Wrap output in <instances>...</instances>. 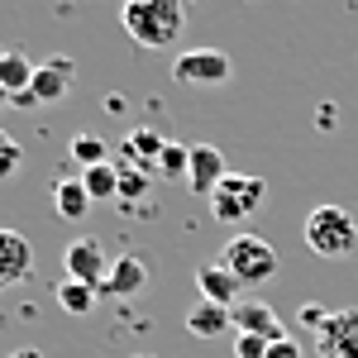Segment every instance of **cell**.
Returning <instances> with one entry per match:
<instances>
[{
    "label": "cell",
    "mask_w": 358,
    "mask_h": 358,
    "mask_svg": "<svg viewBox=\"0 0 358 358\" xmlns=\"http://www.w3.org/2000/svg\"><path fill=\"white\" fill-rule=\"evenodd\" d=\"M120 24H124V34L138 48L163 53V48H172L182 38L187 10H182V0H124L120 5Z\"/></svg>",
    "instance_id": "cell-1"
},
{
    "label": "cell",
    "mask_w": 358,
    "mask_h": 358,
    "mask_svg": "<svg viewBox=\"0 0 358 358\" xmlns=\"http://www.w3.org/2000/svg\"><path fill=\"white\" fill-rule=\"evenodd\" d=\"M306 244L320 258H349L358 244V220L344 206H315L306 215Z\"/></svg>",
    "instance_id": "cell-2"
},
{
    "label": "cell",
    "mask_w": 358,
    "mask_h": 358,
    "mask_svg": "<svg viewBox=\"0 0 358 358\" xmlns=\"http://www.w3.org/2000/svg\"><path fill=\"white\" fill-rule=\"evenodd\" d=\"M206 201H210V215H215L220 224H239V220H248V215L268 201V182L253 177V172H229Z\"/></svg>",
    "instance_id": "cell-3"
},
{
    "label": "cell",
    "mask_w": 358,
    "mask_h": 358,
    "mask_svg": "<svg viewBox=\"0 0 358 358\" xmlns=\"http://www.w3.org/2000/svg\"><path fill=\"white\" fill-rule=\"evenodd\" d=\"M220 263L239 277L244 287H263V282L277 277V248L268 244V239H258V234H234V239L224 244Z\"/></svg>",
    "instance_id": "cell-4"
},
{
    "label": "cell",
    "mask_w": 358,
    "mask_h": 358,
    "mask_svg": "<svg viewBox=\"0 0 358 358\" xmlns=\"http://www.w3.org/2000/svg\"><path fill=\"white\" fill-rule=\"evenodd\" d=\"M72 86H77V62L57 53V57H48V62H38L29 96H20L15 106H20V110H34V106H57L62 96H72Z\"/></svg>",
    "instance_id": "cell-5"
},
{
    "label": "cell",
    "mask_w": 358,
    "mask_h": 358,
    "mask_svg": "<svg viewBox=\"0 0 358 358\" xmlns=\"http://www.w3.org/2000/svg\"><path fill=\"white\" fill-rule=\"evenodd\" d=\"M229 77V57L220 48H187L172 62V82L177 86H220Z\"/></svg>",
    "instance_id": "cell-6"
},
{
    "label": "cell",
    "mask_w": 358,
    "mask_h": 358,
    "mask_svg": "<svg viewBox=\"0 0 358 358\" xmlns=\"http://www.w3.org/2000/svg\"><path fill=\"white\" fill-rule=\"evenodd\" d=\"M320 358H358V310L344 306V310H330L325 325H320Z\"/></svg>",
    "instance_id": "cell-7"
},
{
    "label": "cell",
    "mask_w": 358,
    "mask_h": 358,
    "mask_svg": "<svg viewBox=\"0 0 358 358\" xmlns=\"http://www.w3.org/2000/svg\"><path fill=\"white\" fill-rule=\"evenodd\" d=\"M62 263H67V277L72 282H86V287H106V273H110V258H106V248L96 244V239H72L67 253H62Z\"/></svg>",
    "instance_id": "cell-8"
},
{
    "label": "cell",
    "mask_w": 358,
    "mask_h": 358,
    "mask_svg": "<svg viewBox=\"0 0 358 358\" xmlns=\"http://www.w3.org/2000/svg\"><path fill=\"white\" fill-rule=\"evenodd\" d=\"M34 277V244L20 229H0V292Z\"/></svg>",
    "instance_id": "cell-9"
},
{
    "label": "cell",
    "mask_w": 358,
    "mask_h": 358,
    "mask_svg": "<svg viewBox=\"0 0 358 358\" xmlns=\"http://www.w3.org/2000/svg\"><path fill=\"white\" fill-rule=\"evenodd\" d=\"M224 177H229V167H224V153L215 143H192V167H187V187L192 192H215Z\"/></svg>",
    "instance_id": "cell-10"
},
{
    "label": "cell",
    "mask_w": 358,
    "mask_h": 358,
    "mask_svg": "<svg viewBox=\"0 0 358 358\" xmlns=\"http://www.w3.org/2000/svg\"><path fill=\"white\" fill-rule=\"evenodd\" d=\"M229 315H234V330L239 334H258V339H268V344L287 339V325L277 320L273 306H263V301H239Z\"/></svg>",
    "instance_id": "cell-11"
},
{
    "label": "cell",
    "mask_w": 358,
    "mask_h": 358,
    "mask_svg": "<svg viewBox=\"0 0 358 358\" xmlns=\"http://www.w3.org/2000/svg\"><path fill=\"white\" fill-rule=\"evenodd\" d=\"M196 292H201V301H215V306H224V310H234V306H239V292H244V282L229 273L224 263H210V268L196 273Z\"/></svg>",
    "instance_id": "cell-12"
},
{
    "label": "cell",
    "mask_w": 358,
    "mask_h": 358,
    "mask_svg": "<svg viewBox=\"0 0 358 358\" xmlns=\"http://www.w3.org/2000/svg\"><path fill=\"white\" fill-rule=\"evenodd\" d=\"M143 287H148V268H143V258L124 253V258H110V273H106L101 296H138Z\"/></svg>",
    "instance_id": "cell-13"
},
{
    "label": "cell",
    "mask_w": 358,
    "mask_h": 358,
    "mask_svg": "<svg viewBox=\"0 0 358 358\" xmlns=\"http://www.w3.org/2000/svg\"><path fill=\"white\" fill-rule=\"evenodd\" d=\"M234 330V315L224 310V306L215 301H196L192 310H187V334H196V339H215V334Z\"/></svg>",
    "instance_id": "cell-14"
},
{
    "label": "cell",
    "mask_w": 358,
    "mask_h": 358,
    "mask_svg": "<svg viewBox=\"0 0 358 358\" xmlns=\"http://www.w3.org/2000/svg\"><path fill=\"white\" fill-rule=\"evenodd\" d=\"M96 201L86 196L82 177H62V182H53V210L57 220H86V210H91Z\"/></svg>",
    "instance_id": "cell-15"
},
{
    "label": "cell",
    "mask_w": 358,
    "mask_h": 358,
    "mask_svg": "<svg viewBox=\"0 0 358 358\" xmlns=\"http://www.w3.org/2000/svg\"><path fill=\"white\" fill-rule=\"evenodd\" d=\"M34 72H38V67H34L24 53H0V91H10V106H15L20 96H29Z\"/></svg>",
    "instance_id": "cell-16"
},
{
    "label": "cell",
    "mask_w": 358,
    "mask_h": 358,
    "mask_svg": "<svg viewBox=\"0 0 358 358\" xmlns=\"http://www.w3.org/2000/svg\"><path fill=\"white\" fill-rule=\"evenodd\" d=\"M96 301H101V292H96V287H86V282H72V277H67V282L57 287V306H62L67 315H91Z\"/></svg>",
    "instance_id": "cell-17"
},
{
    "label": "cell",
    "mask_w": 358,
    "mask_h": 358,
    "mask_svg": "<svg viewBox=\"0 0 358 358\" xmlns=\"http://www.w3.org/2000/svg\"><path fill=\"white\" fill-rule=\"evenodd\" d=\"M82 187H86L91 201H115V196H120V167H110V163L86 167V172H82Z\"/></svg>",
    "instance_id": "cell-18"
},
{
    "label": "cell",
    "mask_w": 358,
    "mask_h": 358,
    "mask_svg": "<svg viewBox=\"0 0 358 358\" xmlns=\"http://www.w3.org/2000/svg\"><path fill=\"white\" fill-rule=\"evenodd\" d=\"M124 143H129V158H134V163L158 167V158H163V143H167V138H158L153 129H134V134L124 138Z\"/></svg>",
    "instance_id": "cell-19"
},
{
    "label": "cell",
    "mask_w": 358,
    "mask_h": 358,
    "mask_svg": "<svg viewBox=\"0 0 358 358\" xmlns=\"http://www.w3.org/2000/svg\"><path fill=\"white\" fill-rule=\"evenodd\" d=\"M106 153H110V143H106L101 134H86V129H82V134L72 138V158H77L82 167H101V163H106Z\"/></svg>",
    "instance_id": "cell-20"
},
{
    "label": "cell",
    "mask_w": 358,
    "mask_h": 358,
    "mask_svg": "<svg viewBox=\"0 0 358 358\" xmlns=\"http://www.w3.org/2000/svg\"><path fill=\"white\" fill-rule=\"evenodd\" d=\"M187 167H192V148H182V143H163V158H158V172L163 177H182L187 182Z\"/></svg>",
    "instance_id": "cell-21"
},
{
    "label": "cell",
    "mask_w": 358,
    "mask_h": 358,
    "mask_svg": "<svg viewBox=\"0 0 358 358\" xmlns=\"http://www.w3.org/2000/svg\"><path fill=\"white\" fill-rule=\"evenodd\" d=\"M20 163H24V143L10 134V129H0V182H10L20 172Z\"/></svg>",
    "instance_id": "cell-22"
},
{
    "label": "cell",
    "mask_w": 358,
    "mask_h": 358,
    "mask_svg": "<svg viewBox=\"0 0 358 358\" xmlns=\"http://www.w3.org/2000/svg\"><path fill=\"white\" fill-rule=\"evenodd\" d=\"M268 339H258V334H234V358H268Z\"/></svg>",
    "instance_id": "cell-23"
},
{
    "label": "cell",
    "mask_w": 358,
    "mask_h": 358,
    "mask_svg": "<svg viewBox=\"0 0 358 358\" xmlns=\"http://www.w3.org/2000/svg\"><path fill=\"white\" fill-rule=\"evenodd\" d=\"M143 187H148V182H143V172H138V167H124V172H120V196H129V201H134V196H143Z\"/></svg>",
    "instance_id": "cell-24"
},
{
    "label": "cell",
    "mask_w": 358,
    "mask_h": 358,
    "mask_svg": "<svg viewBox=\"0 0 358 358\" xmlns=\"http://www.w3.org/2000/svg\"><path fill=\"white\" fill-rule=\"evenodd\" d=\"M268 358H301V344H296V339L287 334V339H277L273 349H268Z\"/></svg>",
    "instance_id": "cell-25"
},
{
    "label": "cell",
    "mask_w": 358,
    "mask_h": 358,
    "mask_svg": "<svg viewBox=\"0 0 358 358\" xmlns=\"http://www.w3.org/2000/svg\"><path fill=\"white\" fill-rule=\"evenodd\" d=\"M325 315H330V310H320V306H301V325H315V330H320Z\"/></svg>",
    "instance_id": "cell-26"
},
{
    "label": "cell",
    "mask_w": 358,
    "mask_h": 358,
    "mask_svg": "<svg viewBox=\"0 0 358 358\" xmlns=\"http://www.w3.org/2000/svg\"><path fill=\"white\" fill-rule=\"evenodd\" d=\"M10 358H43L38 349H20V354H10Z\"/></svg>",
    "instance_id": "cell-27"
},
{
    "label": "cell",
    "mask_w": 358,
    "mask_h": 358,
    "mask_svg": "<svg viewBox=\"0 0 358 358\" xmlns=\"http://www.w3.org/2000/svg\"><path fill=\"white\" fill-rule=\"evenodd\" d=\"M0 106H10V91H0Z\"/></svg>",
    "instance_id": "cell-28"
},
{
    "label": "cell",
    "mask_w": 358,
    "mask_h": 358,
    "mask_svg": "<svg viewBox=\"0 0 358 358\" xmlns=\"http://www.w3.org/2000/svg\"><path fill=\"white\" fill-rule=\"evenodd\" d=\"M134 358H153V354H134Z\"/></svg>",
    "instance_id": "cell-29"
}]
</instances>
